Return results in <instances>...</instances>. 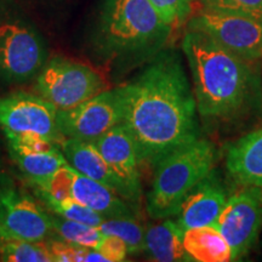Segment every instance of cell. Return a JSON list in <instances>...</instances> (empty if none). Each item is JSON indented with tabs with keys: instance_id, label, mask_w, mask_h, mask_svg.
<instances>
[{
	"instance_id": "obj_18",
	"label": "cell",
	"mask_w": 262,
	"mask_h": 262,
	"mask_svg": "<svg viewBox=\"0 0 262 262\" xmlns=\"http://www.w3.org/2000/svg\"><path fill=\"white\" fill-rule=\"evenodd\" d=\"M183 245L192 261H232L231 248L215 226L186 229L183 233Z\"/></svg>"
},
{
	"instance_id": "obj_24",
	"label": "cell",
	"mask_w": 262,
	"mask_h": 262,
	"mask_svg": "<svg viewBox=\"0 0 262 262\" xmlns=\"http://www.w3.org/2000/svg\"><path fill=\"white\" fill-rule=\"evenodd\" d=\"M164 24L179 27L187 21L192 12V0H149Z\"/></svg>"
},
{
	"instance_id": "obj_20",
	"label": "cell",
	"mask_w": 262,
	"mask_h": 262,
	"mask_svg": "<svg viewBox=\"0 0 262 262\" xmlns=\"http://www.w3.org/2000/svg\"><path fill=\"white\" fill-rule=\"evenodd\" d=\"M0 260L5 262H55L47 242H28L0 235Z\"/></svg>"
},
{
	"instance_id": "obj_15",
	"label": "cell",
	"mask_w": 262,
	"mask_h": 262,
	"mask_svg": "<svg viewBox=\"0 0 262 262\" xmlns=\"http://www.w3.org/2000/svg\"><path fill=\"white\" fill-rule=\"evenodd\" d=\"M226 168L243 187H262V129L232 143L226 155Z\"/></svg>"
},
{
	"instance_id": "obj_21",
	"label": "cell",
	"mask_w": 262,
	"mask_h": 262,
	"mask_svg": "<svg viewBox=\"0 0 262 262\" xmlns=\"http://www.w3.org/2000/svg\"><path fill=\"white\" fill-rule=\"evenodd\" d=\"M98 229L103 235H116L127 245L129 254H137L145 250V232L143 226L136 216H117L104 219Z\"/></svg>"
},
{
	"instance_id": "obj_28",
	"label": "cell",
	"mask_w": 262,
	"mask_h": 262,
	"mask_svg": "<svg viewBox=\"0 0 262 262\" xmlns=\"http://www.w3.org/2000/svg\"><path fill=\"white\" fill-rule=\"evenodd\" d=\"M96 249L107 258L108 262L125 261L129 254L125 242L116 235H103L102 241Z\"/></svg>"
},
{
	"instance_id": "obj_10",
	"label": "cell",
	"mask_w": 262,
	"mask_h": 262,
	"mask_svg": "<svg viewBox=\"0 0 262 262\" xmlns=\"http://www.w3.org/2000/svg\"><path fill=\"white\" fill-rule=\"evenodd\" d=\"M0 235L28 242L55 237L49 212L12 187L0 188Z\"/></svg>"
},
{
	"instance_id": "obj_4",
	"label": "cell",
	"mask_w": 262,
	"mask_h": 262,
	"mask_svg": "<svg viewBox=\"0 0 262 262\" xmlns=\"http://www.w3.org/2000/svg\"><path fill=\"white\" fill-rule=\"evenodd\" d=\"M171 29L149 0H112L104 22L108 44L122 51L157 48Z\"/></svg>"
},
{
	"instance_id": "obj_2",
	"label": "cell",
	"mask_w": 262,
	"mask_h": 262,
	"mask_svg": "<svg viewBox=\"0 0 262 262\" xmlns=\"http://www.w3.org/2000/svg\"><path fill=\"white\" fill-rule=\"evenodd\" d=\"M182 51L191 71L196 110L202 119L232 122L260 102V75L253 62L196 31L186 33Z\"/></svg>"
},
{
	"instance_id": "obj_5",
	"label": "cell",
	"mask_w": 262,
	"mask_h": 262,
	"mask_svg": "<svg viewBox=\"0 0 262 262\" xmlns=\"http://www.w3.org/2000/svg\"><path fill=\"white\" fill-rule=\"evenodd\" d=\"M35 89L57 111L77 107L108 89L104 75L89 64L54 57L42 67Z\"/></svg>"
},
{
	"instance_id": "obj_7",
	"label": "cell",
	"mask_w": 262,
	"mask_h": 262,
	"mask_svg": "<svg viewBox=\"0 0 262 262\" xmlns=\"http://www.w3.org/2000/svg\"><path fill=\"white\" fill-rule=\"evenodd\" d=\"M231 248L232 261L244 257L262 229V187H244L229 195L215 226Z\"/></svg>"
},
{
	"instance_id": "obj_6",
	"label": "cell",
	"mask_w": 262,
	"mask_h": 262,
	"mask_svg": "<svg viewBox=\"0 0 262 262\" xmlns=\"http://www.w3.org/2000/svg\"><path fill=\"white\" fill-rule=\"evenodd\" d=\"M188 31L201 32L249 62L262 60V19L203 9L188 22Z\"/></svg>"
},
{
	"instance_id": "obj_26",
	"label": "cell",
	"mask_w": 262,
	"mask_h": 262,
	"mask_svg": "<svg viewBox=\"0 0 262 262\" xmlns=\"http://www.w3.org/2000/svg\"><path fill=\"white\" fill-rule=\"evenodd\" d=\"M74 169L67 164L61 166L60 169L55 171L51 179L49 180L48 186L44 189L35 188L47 194L55 201H63V199L71 198L72 181H73Z\"/></svg>"
},
{
	"instance_id": "obj_8",
	"label": "cell",
	"mask_w": 262,
	"mask_h": 262,
	"mask_svg": "<svg viewBox=\"0 0 262 262\" xmlns=\"http://www.w3.org/2000/svg\"><path fill=\"white\" fill-rule=\"evenodd\" d=\"M123 120L119 90H104L77 107L57 111V123L64 139L93 142Z\"/></svg>"
},
{
	"instance_id": "obj_11",
	"label": "cell",
	"mask_w": 262,
	"mask_h": 262,
	"mask_svg": "<svg viewBox=\"0 0 262 262\" xmlns=\"http://www.w3.org/2000/svg\"><path fill=\"white\" fill-rule=\"evenodd\" d=\"M42 62L44 49L31 28L16 22L0 25V77L9 81L29 79Z\"/></svg>"
},
{
	"instance_id": "obj_13",
	"label": "cell",
	"mask_w": 262,
	"mask_h": 262,
	"mask_svg": "<svg viewBox=\"0 0 262 262\" xmlns=\"http://www.w3.org/2000/svg\"><path fill=\"white\" fill-rule=\"evenodd\" d=\"M228 196L221 179L212 169L183 199L176 222L183 231L216 226Z\"/></svg>"
},
{
	"instance_id": "obj_17",
	"label": "cell",
	"mask_w": 262,
	"mask_h": 262,
	"mask_svg": "<svg viewBox=\"0 0 262 262\" xmlns=\"http://www.w3.org/2000/svg\"><path fill=\"white\" fill-rule=\"evenodd\" d=\"M183 233L185 231L178 222L170 217L163 219L146 229L145 250L155 261H192L183 245Z\"/></svg>"
},
{
	"instance_id": "obj_27",
	"label": "cell",
	"mask_w": 262,
	"mask_h": 262,
	"mask_svg": "<svg viewBox=\"0 0 262 262\" xmlns=\"http://www.w3.org/2000/svg\"><path fill=\"white\" fill-rule=\"evenodd\" d=\"M48 243V242H47ZM55 262H81L86 260L90 248L71 243L63 239H52L48 243Z\"/></svg>"
},
{
	"instance_id": "obj_3",
	"label": "cell",
	"mask_w": 262,
	"mask_h": 262,
	"mask_svg": "<svg viewBox=\"0 0 262 262\" xmlns=\"http://www.w3.org/2000/svg\"><path fill=\"white\" fill-rule=\"evenodd\" d=\"M216 150L201 139L180 147L156 164L146 209L156 220L176 216L183 199L214 169Z\"/></svg>"
},
{
	"instance_id": "obj_12",
	"label": "cell",
	"mask_w": 262,
	"mask_h": 262,
	"mask_svg": "<svg viewBox=\"0 0 262 262\" xmlns=\"http://www.w3.org/2000/svg\"><path fill=\"white\" fill-rule=\"evenodd\" d=\"M112 171L122 180L131 202H139L142 194L140 157L133 136L123 123L118 124L93 141Z\"/></svg>"
},
{
	"instance_id": "obj_19",
	"label": "cell",
	"mask_w": 262,
	"mask_h": 262,
	"mask_svg": "<svg viewBox=\"0 0 262 262\" xmlns=\"http://www.w3.org/2000/svg\"><path fill=\"white\" fill-rule=\"evenodd\" d=\"M10 155L34 188L44 189L55 171L61 166L67 165V160L61 149L40 153L10 150Z\"/></svg>"
},
{
	"instance_id": "obj_9",
	"label": "cell",
	"mask_w": 262,
	"mask_h": 262,
	"mask_svg": "<svg viewBox=\"0 0 262 262\" xmlns=\"http://www.w3.org/2000/svg\"><path fill=\"white\" fill-rule=\"evenodd\" d=\"M0 125L5 133L35 134L58 146L64 140L56 107L39 95L18 93L0 98Z\"/></svg>"
},
{
	"instance_id": "obj_1",
	"label": "cell",
	"mask_w": 262,
	"mask_h": 262,
	"mask_svg": "<svg viewBox=\"0 0 262 262\" xmlns=\"http://www.w3.org/2000/svg\"><path fill=\"white\" fill-rule=\"evenodd\" d=\"M118 90L122 123L135 141L141 163L155 166L172 150L199 139L195 97L176 52H163Z\"/></svg>"
},
{
	"instance_id": "obj_16",
	"label": "cell",
	"mask_w": 262,
	"mask_h": 262,
	"mask_svg": "<svg viewBox=\"0 0 262 262\" xmlns=\"http://www.w3.org/2000/svg\"><path fill=\"white\" fill-rule=\"evenodd\" d=\"M71 198L98 212L104 219L135 216L136 214L134 206L130 204L131 202L124 199L101 182L78 172L77 170L73 171Z\"/></svg>"
},
{
	"instance_id": "obj_14",
	"label": "cell",
	"mask_w": 262,
	"mask_h": 262,
	"mask_svg": "<svg viewBox=\"0 0 262 262\" xmlns=\"http://www.w3.org/2000/svg\"><path fill=\"white\" fill-rule=\"evenodd\" d=\"M60 149L63 153L68 165L74 170L95 181L101 182L124 199L131 202L125 185L112 171L93 142L77 139H64L60 143Z\"/></svg>"
},
{
	"instance_id": "obj_25",
	"label": "cell",
	"mask_w": 262,
	"mask_h": 262,
	"mask_svg": "<svg viewBox=\"0 0 262 262\" xmlns=\"http://www.w3.org/2000/svg\"><path fill=\"white\" fill-rule=\"evenodd\" d=\"M203 9L262 19V0H202Z\"/></svg>"
},
{
	"instance_id": "obj_22",
	"label": "cell",
	"mask_w": 262,
	"mask_h": 262,
	"mask_svg": "<svg viewBox=\"0 0 262 262\" xmlns=\"http://www.w3.org/2000/svg\"><path fill=\"white\" fill-rule=\"evenodd\" d=\"M49 216H50L52 229L58 239H63V241L81 245V247L95 249L102 241L103 234L97 227L62 217L55 212L54 214L49 212Z\"/></svg>"
},
{
	"instance_id": "obj_23",
	"label": "cell",
	"mask_w": 262,
	"mask_h": 262,
	"mask_svg": "<svg viewBox=\"0 0 262 262\" xmlns=\"http://www.w3.org/2000/svg\"><path fill=\"white\" fill-rule=\"evenodd\" d=\"M35 191H37V194L40 196L41 201L47 204L48 208L52 212H55V214L62 216V217L94 226V227L97 228L104 220L102 215L91 210L90 208L80 204V203L74 201V199L67 198L63 199V201H55V199L50 198V196L44 194V193L38 191V189H35Z\"/></svg>"
}]
</instances>
